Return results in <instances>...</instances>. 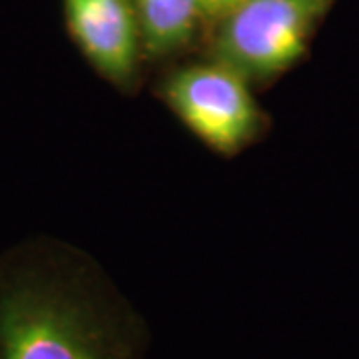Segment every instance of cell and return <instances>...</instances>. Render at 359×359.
<instances>
[{
    "mask_svg": "<svg viewBox=\"0 0 359 359\" xmlns=\"http://www.w3.org/2000/svg\"><path fill=\"white\" fill-rule=\"evenodd\" d=\"M0 359H140V334L58 245L0 257Z\"/></svg>",
    "mask_w": 359,
    "mask_h": 359,
    "instance_id": "1",
    "label": "cell"
},
{
    "mask_svg": "<svg viewBox=\"0 0 359 359\" xmlns=\"http://www.w3.org/2000/svg\"><path fill=\"white\" fill-rule=\"evenodd\" d=\"M327 0H245L224 18L219 62L245 78H269L306 52L311 26Z\"/></svg>",
    "mask_w": 359,
    "mask_h": 359,
    "instance_id": "2",
    "label": "cell"
},
{
    "mask_svg": "<svg viewBox=\"0 0 359 359\" xmlns=\"http://www.w3.org/2000/svg\"><path fill=\"white\" fill-rule=\"evenodd\" d=\"M166 100L196 136L224 154L256 132L257 108L245 76L224 62L176 72L166 82Z\"/></svg>",
    "mask_w": 359,
    "mask_h": 359,
    "instance_id": "3",
    "label": "cell"
},
{
    "mask_svg": "<svg viewBox=\"0 0 359 359\" xmlns=\"http://www.w3.org/2000/svg\"><path fill=\"white\" fill-rule=\"evenodd\" d=\"M66 18L78 46L112 80H128L136 68L138 30L130 0H65Z\"/></svg>",
    "mask_w": 359,
    "mask_h": 359,
    "instance_id": "4",
    "label": "cell"
},
{
    "mask_svg": "<svg viewBox=\"0 0 359 359\" xmlns=\"http://www.w3.org/2000/svg\"><path fill=\"white\" fill-rule=\"evenodd\" d=\"M136 16L148 50L164 54L192 36L200 14V0H134Z\"/></svg>",
    "mask_w": 359,
    "mask_h": 359,
    "instance_id": "5",
    "label": "cell"
},
{
    "mask_svg": "<svg viewBox=\"0 0 359 359\" xmlns=\"http://www.w3.org/2000/svg\"><path fill=\"white\" fill-rule=\"evenodd\" d=\"M245 0H200V14L210 18H226Z\"/></svg>",
    "mask_w": 359,
    "mask_h": 359,
    "instance_id": "6",
    "label": "cell"
}]
</instances>
